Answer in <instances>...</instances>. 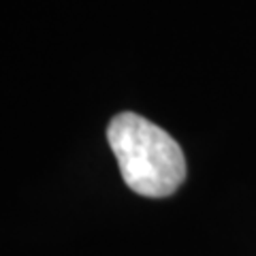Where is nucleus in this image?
<instances>
[{"label": "nucleus", "mask_w": 256, "mask_h": 256, "mask_svg": "<svg viewBox=\"0 0 256 256\" xmlns=\"http://www.w3.org/2000/svg\"><path fill=\"white\" fill-rule=\"evenodd\" d=\"M107 141L118 158L124 184L141 196H169L186 180V158L180 143L132 111L111 120Z\"/></svg>", "instance_id": "1"}]
</instances>
